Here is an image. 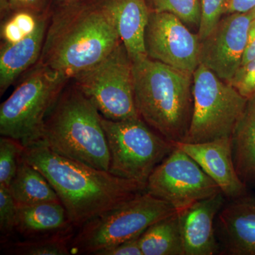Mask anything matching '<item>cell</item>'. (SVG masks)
Returning <instances> with one entry per match:
<instances>
[{
	"label": "cell",
	"mask_w": 255,
	"mask_h": 255,
	"mask_svg": "<svg viewBox=\"0 0 255 255\" xmlns=\"http://www.w3.org/2000/svg\"><path fill=\"white\" fill-rule=\"evenodd\" d=\"M21 157L46 178L75 228L145 191V184L58 155L39 142L24 147Z\"/></svg>",
	"instance_id": "1"
},
{
	"label": "cell",
	"mask_w": 255,
	"mask_h": 255,
	"mask_svg": "<svg viewBox=\"0 0 255 255\" xmlns=\"http://www.w3.org/2000/svg\"><path fill=\"white\" fill-rule=\"evenodd\" d=\"M122 43L114 16L99 0L55 8L38 64L73 78Z\"/></svg>",
	"instance_id": "2"
},
{
	"label": "cell",
	"mask_w": 255,
	"mask_h": 255,
	"mask_svg": "<svg viewBox=\"0 0 255 255\" xmlns=\"http://www.w3.org/2000/svg\"><path fill=\"white\" fill-rule=\"evenodd\" d=\"M140 119L169 141H185L193 109V74L148 57L132 61Z\"/></svg>",
	"instance_id": "3"
},
{
	"label": "cell",
	"mask_w": 255,
	"mask_h": 255,
	"mask_svg": "<svg viewBox=\"0 0 255 255\" xmlns=\"http://www.w3.org/2000/svg\"><path fill=\"white\" fill-rule=\"evenodd\" d=\"M58 155L109 171L110 154L101 114L75 87L62 92L38 141Z\"/></svg>",
	"instance_id": "4"
},
{
	"label": "cell",
	"mask_w": 255,
	"mask_h": 255,
	"mask_svg": "<svg viewBox=\"0 0 255 255\" xmlns=\"http://www.w3.org/2000/svg\"><path fill=\"white\" fill-rule=\"evenodd\" d=\"M176 212L168 203L143 191L79 228L70 243L71 255H95L139 237L152 224Z\"/></svg>",
	"instance_id": "5"
},
{
	"label": "cell",
	"mask_w": 255,
	"mask_h": 255,
	"mask_svg": "<svg viewBox=\"0 0 255 255\" xmlns=\"http://www.w3.org/2000/svg\"><path fill=\"white\" fill-rule=\"evenodd\" d=\"M68 79L38 64L0 107V134L24 147L39 141L45 121Z\"/></svg>",
	"instance_id": "6"
},
{
	"label": "cell",
	"mask_w": 255,
	"mask_h": 255,
	"mask_svg": "<svg viewBox=\"0 0 255 255\" xmlns=\"http://www.w3.org/2000/svg\"><path fill=\"white\" fill-rule=\"evenodd\" d=\"M110 154L109 172L117 177L147 184L157 165L175 148L141 119L112 121L101 114Z\"/></svg>",
	"instance_id": "7"
},
{
	"label": "cell",
	"mask_w": 255,
	"mask_h": 255,
	"mask_svg": "<svg viewBox=\"0 0 255 255\" xmlns=\"http://www.w3.org/2000/svg\"><path fill=\"white\" fill-rule=\"evenodd\" d=\"M193 109L185 141L199 143L231 137L248 100L204 65L193 73Z\"/></svg>",
	"instance_id": "8"
},
{
	"label": "cell",
	"mask_w": 255,
	"mask_h": 255,
	"mask_svg": "<svg viewBox=\"0 0 255 255\" xmlns=\"http://www.w3.org/2000/svg\"><path fill=\"white\" fill-rule=\"evenodd\" d=\"M73 79L75 87L105 118H140L134 97L132 60L122 42L103 60Z\"/></svg>",
	"instance_id": "9"
},
{
	"label": "cell",
	"mask_w": 255,
	"mask_h": 255,
	"mask_svg": "<svg viewBox=\"0 0 255 255\" xmlns=\"http://www.w3.org/2000/svg\"><path fill=\"white\" fill-rule=\"evenodd\" d=\"M145 191L176 211L222 193L200 166L176 145L150 174Z\"/></svg>",
	"instance_id": "10"
},
{
	"label": "cell",
	"mask_w": 255,
	"mask_h": 255,
	"mask_svg": "<svg viewBox=\"0 0 255 255\" xmlns=\"http://www.w3.org/2000/svg\"><path fill=\"white\" fill-rule=\"evenodd\" d=\"M144 42L151 59L191 74L200 65L199 35L170 13L150 11Z\"/></svg>",
	"instance_id": "11"
},
{
	"label": "cell",
	"mask_w": 255,
	"mask_h": 255,
	"mask_svg": "<svg viewBox=\"0 0 255 255\" xmlns=\"http://www.w3.org/2000/svg\"><path fill=\"white\" fill-rule=\"evenodd\" d=\"M255 8L247 12L228 14L201 41L200 64L229 82L241 66L248 32Z\"/></svg>",
	"instance_id": "12"
},
{
	"label": "cell",
	"mask_w": 255,
	"mask_h": 255,
	"mask_svg": "<svg viewBox=\"0 0 255 255\" xmlns=\"http://www.w3.org/2000/svg\"><path fill=\"white\" fill-rule=\"evenodd\" d=\"M174 144L200 166L228 200L248 194V186L242 181L235 166L231 137L199 143Z\"/></svg>",
	"instance_id": "13"
},
{
	"label": "cell",
	"mask_w": 255,
	"mask_h": 255,
	"mask_svg": "<svg viewBox=\"0 0 255 255\" xmlns=\"http://www.w3.org/2000/svg\"><path fill=\"white\" fill-rule=\"evenodd\" d=\"M228 201L215 222L220 254L255 255V196Z\"/></svg>",
	"instance_id": "14"
},
{
	"label": "cell",
	"mask_w": 255,
	"mask_h": 255,
	"mask_svg": "<svg viewBox=\"0 0 255 255\" xmlns=\"http://www.w3.org/2000/svg\"><path fill=\"white\" fill-rule=\"evenodd\" d=\"M226 199L220 193L177 211L185 255L219 253L215 222Z\"/></svg>",
	"instance_id": "15"
},
{
	"label": "cell",
	"mask_w": 255,
	"mask_h": 255,
	"mask_svg": "<svg viewBox=\"0 0 255 255\" xmlns=\"http://www.w3.org/2000/svg\"><path fill=\"white\" fill-rule=\"evenodd\" d=\"M114 16L132 61L147 57L144 36L150 11L146 0H99Z\"/></svg>",
	"instance_id": "16"
},
{
	"label": "cell",
	"mask_w": 255,
	"mask_h": 255,
	"mask_svg": "<svg viewBox=\"0 0 255 255\" xmlns=\"http://www.w3.org/2000/svg\"><path fill=\"white\" fill-rule=\"evenodd\" d=\"M48 18L42 16L34 32L17 43L3 44L0 53V93L2 95L15 80L41 57Z\"/></svg>",
	"instance_id": "17"
},
{
	"label": "cell",
	"mask_w": 255,
	"mask_h": 255,
	"mask_svg": "<svg viewBox=\"0 0 255 255\" xmlns=\"http://www.w3.org/2000/svg\"><path fill=\"white\" fill-rule=\"evenodd\" d=\"M74 228L60 201L18 206L16 231L26 239L50 236Z\"/></svg>",
	"instance_id": "18"
},
{
	"label": "cell",
	"mask_w": 255,
	"mask_h": 255,
	"mask_svg": "<svg viewBox=\"0 0 255 255\" xmlns=\"http://www.w3.org/2000/svg\"><path fill=\"white\" fill-rule=\"evenodd\" d=\"M231 142L238 175L248 187L255 188V95L248 99Z\"/></svg>",
	"instance_id": "19"
},
{
	"label": "cell",
	"mask_w": 255,
	"mask_h": 255,
	"mask_svg": "<svg viewBox=\"0 0 255 255\" xmlns=\"http://www.w3.org/2000/svg\"><path fill=\"white\" fill-rule=\"evenodd\" d=\"M9 189L17 206L60 201L46 178L21 157Z\"/></svg>",
	"instance_id": "20"
},
{
	"label": "cell",
	"mask_w": 255,
	"mask_h": 255,
	"mask_svg": "<svg viewBox=\"0 0 255 255\" xmlns=\"http://www.w3.org/2000/svg\"><path fill=\"white\" fill-rule=\"evenodd\" d=\"M139 241L143 255H185L177 212L152 224Z\"/></svg>",
	"instance_id": "21"
},
{
	"label": "cell",
	"mask_w": 255,
	"mask_h": 255,
	"mask_svg": "<svg viewBox=\"0 0 255 255\" xmlns=\"http://www.w3.org/2000/svg\"><path fill=\"white\" fill-rule=\"evenodd\" d=\"M74 229L50 236L28 238L23 241L5 242V252L15 255H71L70 243Z\"/></svg>",
	"instance_id": "22"
},
{
	"label": "cell",
	"mask_w": 255,
	"mask_h": 255,
	"mask_svg": "<svg viewBox=\"0 0 255 255\" xmlns=\"http://www.w3.org/2000/svg\"><path fill=\"white\" fill-rule=\"evenodd\" d=\"M24 146L11 137L0 138V186L9 187L17 170Z\"/></svg>",
	"instance_id": "23"
},
{
	"label": "cell",
	"mask_w": 255,
	"mask_h": 255,
	"mask_svg": "<svg viewBox=\"0 0 255 255\" xmlns=\"http://www.w3.org/2000/svg\"><path fill=\"white\" fill-rule=\"evenodd\" d=\"M152 11L168 12L185 24L199 26L201 21L200 0H150Z\"/></svg>",
	"instance_id": "24"
},
{
	"label": "cell",
	"mask_w": 255,
	"mask_h": 255,
	"mask_svg": "<svg viewBox=\"0 0 255 255\" xmlns=\"http://www.w3.org/2000/svg\"><path fill=\"white\" fill-rule=\"evenodd\" d=\"M228 0H200L201 21L199 26V38L204 39L222 18Z\"/></svg>",
	"instance_id": "25"
},
{
	"label": "cell",
	"mask_w": 255,
	"mask_h": 255,
	"mask_svg": "<svg viewBox=\"0 0 255 255\" xmlns=\"http://www.w3.org/2000/svg\"><path fill=\"white\" fill-rule=\"evenodd\" d=\"M17 210L9 188L0 186V231L4 243L16 231Z\"/></svg>",
	"instance_id": "26"
},
{
	"label": "cell",
	"mask_w": 255,
	"mask_h": 255,
	"mask_svg": "<svg viewBox=\"0 0 255 255\" xmlns=\"http://www.w3.org/2000/svg\"><path fill=\"white\" fill-rule=\"evenodd\" d=\"M228 83L247 100L255 95V59L241 65Z\"/></svg>",
	"instance_id": "27"
},
{
	"label": "cell",
	"mask_w": 255,
	"mask_h": 255,
	"mask_svg": "<svg viewBox=\"0 0 255 255\" xmlns=\"http://www.w3.org/2000/svg\"><path fill=\"white\" fill-rule=\"evenodd\" d=\"M140 236L129 240L117 246L105 248L95 255H143L140 246Z\"/></svg>",
	"instance_id": "28"
},
{
	"label": "cell",
	"mask_w": 255,
	"mask_h": 255,
	"mask_svg": "<svg viewBox=\"0 0 255 255\" xmlns=\"http://www.w3.org/2000/svg\"><path fill=\"white\" fill-rule=\"evenodd\" d=\"M254 59H255V18L252 21L250 26L241 65H246Z\"/></svg>",
	"instance_id": "29"
},
{
	"label": "cell",
	"mask_w": 255,
	"mask_h": 255,
	"mask_svg": "<svg viewBox=\"0 0 255 255\" xmlns=\"http://www.w3.org/2000/svg\"><path fill=\"white\" fill-rule=\"evenodd\" d=\"M255 8V0H228L225 14L247 12Z\"/></svg>",
	"instance_id": "30"
},
{
	"label": "cell",
	"mask_w": 255,
	"mask_h": 255,
	"mask_svg": "<svg viewBox=\"0 0 255 255\" xmlns=\"http://www.w3.org/2000/svg\"><path fill=\"white\" fill-rule=\"evenodd\" d=\"M49 0H22V10L37 14H44Z\"/></svg>",
	"instance_id": "31"
},
{
	"label": "cell",
	"mask_w": 255,
	"mask_h": 255,
	"mask_svg": "<svg viewBox=\"0 0 255 255\" xmlns=\"http://www.w3.org/2000/svg\"><path fill=\"white\" fill-rule=\"evenodd\" d=\"M1 17L22 10V0H0Z\"/></svg>",
	"instance_id": "32"
},
{
	"label": "cell",
	"mask_w": 255,
	"mask_h": 255,
	"mask_svg": "<svg viewBox=\"0 0 255 255\" xmlns=\"http://www.w3.org/2000/svg\"><path fill=\"white\" fill-rule=\"evenodd\" d=\"M78 1H79V0H49V1L53 2L55 6H56L55 8L71 4Z\"/></svg>",
	"instance_id": "33"
}]
</instances>
